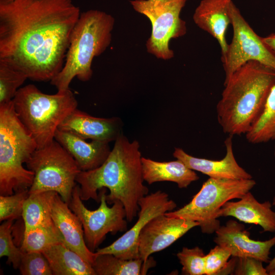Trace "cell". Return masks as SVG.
Masks as SVG:
<instances>
[{
    "label": "cell",
    "mask_w": 275,
    "mask_h": 275,
    "mask_svg": "<svg viewBox=\"0 0 275 275\" xmlns=\"http://www.w3.org/2000/svg\"><path fill=\"white\" fill-rule=\"evenodd\" d=\"M123 123L119 117L98 118L75 109L59 126L58 129L84 140L111 142L122 132Z\"/></svg>",
    "instance_id": "obj_15"
},
{
    "label": "cell",
    "mask_w": 275,
    "mask_h": 275,
    "mask_svg": "<svg viewBox=\"0 0 275 275\" xmlns=\"http://www.w3.org/2000/svg\"><path fill=\"white\" fill-rule=\"evenodd\" d=\"M28 78L24 73L0 60V105L12 100Z\"/></svg>",
    "instance_id": "obj_27"
},
{
    "label": "cell",
    "mask_w": 275,
    "mask_h": 275,
    "mask_svg": "<svg viewBox=\"0 0 275 275\" xmlns=\"http://www.w3.org/2000/svg\"><path fill=\"white\" fill-rule=\"evenodd\" d=\"M18 269L22 275H53L42 252H24Z\"/></svg>",
    "instance_id": "obj_31"
},
{
    "label": "cell",
    "mask_w": 275,
    "mask_h": 275,
    "mask_svg": "<svg viewBox=\"0 0 275 275\" xmlns=\"http://www.w3.org/2000/svg\"><path fill=\"white\" fill-rule=\"evenodd\" d=\"M138 219L134 225L110 245L96 250L98 254H111L125 260L140 258L139 239L145 226L153 218L176 207L165 192L157 190L142 198L139 202Z\"/></svg>",
    "instance_id": "obj_12"
},
{
    "label": "cell",
    "mask_w": 275,
    "mask_h": 275,
    "mask_svg": "<svg viewBox=\"0 0 275 275\" xmlns=\"http://www.w3.org/2000/svg\"><path fill=\"white\" fill-rule=\"evenodd\" d=\"M245 136L248 141L253 144L275 140V85L269 93L262 113Z\"/></svg>",
    "instance_id": "obj_25"
},
{
    "label": "cell",
    "mask_w": 275,
    "mask_h": 275,
    "mask_svg": "<svg viewBox=\"0 0 275 275\" xmlns=\"http://www.w3.org/2000/svg\"><path fill=\"white\" fill-rule=\"evenodd\" d=\"M142 164L144 181L149 184L156 182L171 181L176 183L179 188H183L199 178L195 171L177 159L160 162L142 157Z\"/></svg>",
    "instance_id": "obj_21"
},
{
    "label": "cell",
    "mask_w": 275,
    "mask_h": 275,
    "mask_svg": "<svg viewBox=\"0 0 275 275\" xmlns=\"http://www.w3.org/2000/svg\"><path fill=\"white\" fill-rule=\"evenodd\" d=\"M199 223L164 214L152 219L142 230L139 239L140 258L144 262L145 273L153 267L155 261L149 258L154 253L162 251L181 237Z\"/></svg>",
    "instance_id": "obj_13"
},
{
    "label": "cell",
    "mask_w": 275,
    "mask_h": 275,
    "mask_svg": "<svg viewBox=\"0 0 275 275\" xmlns=\"http://www.w3.org/2000/svg\"><path fill=\"white\" fill-rule=\"evenodd\" d=\"M215 234L214 242L229 249L232 257H251L262 262H270V251L275 245V236L263 241L251 239L244 226L234 220L220 226Z\"/></svg>",
    "instance_id": "obj_14"
},
{
    "label": "cell",
    "mask_w": 275,
    "mask_h": 275,
    "mask_svg": "<svg viewBox=\"0 0 275 275\" xmlns=\"http://www.w3.org/2000/svg\"><path fill=\"white\" fill-rule=\"evenodd\" d=\"M51 215L62 242L92 265L97 253L87 246L81 222L58 194L53 201Z\"/></svg>",
    "instance_id": "obj_16"
},
{
    "label": "cell",
    "mask_w": 275,
    "mask_h": 275,
    "mask_svg": "<svg viewBox=\"0 0 275 275\" xmlns=\"http://www.w3.org/2000/svg\"><path fill=\"white\" fill-rule=\"evenodd\" d=\"M12 101L19 119L33 137L37 148L54 140L59 126L77 106L69 89L50 95L32 84L19 88Z\"/></svg>",
    "instance_id": "obj_6"
},
{
    "label": "cell",
    "mask_w": 275,
    "mask_h": 275,
    "mask_svg": "<svg viewBox=\"0 0 275 275\" xmlns=\"http://www.w3.org/2000/svg\"><path fill=\"white\" fill-rule=\"evenodd\" d=\"M13 219L5 221L0 226V257H7L8 264L18 268L24 252L17 247L12 237Z\"/></svg>",
    "instance_id": "obj_28"
},
{
    "label": "cell",
    "mask_w": 275,
    "mask_h": 275,
    "mask_svg": "<svg viewBox=\"0 0 275 275\" xmlns=\"http://www.w3.org/2000/svg\"><path fill=\"white\" fill-rule=\"evenodd\" d=\"M231 24L233 29L232 41L221 58L225 80L241 66L255 61L275 69V55L263 42L232 3L230 6Z\"/></svg>",
    "instance_id": "obj_11"
},
{
    "label": "cell",
    "mask_w": 275,
    "mask_h": 275,
    "mask_svg": "<svg viewBox=\"0 0 275 275\" xmlns=\"http://www.w3.org/2000/svg\"><path fill=\"white\" fill-rule=\"evenodd\" d=\"M187 0H133L130 3L137 12L146 16L151 24V33L146 46L156 58L168 60L174 56L170 48L171 39L186 34V22L180 13Z\"/></svg>",
    "instance_id": "obj_9"
},
{
    "label": "cell",
    "mask_w": 275,
    "mask_h": 275,
    "mask_svg": "<svg viewBox=\"0 0 275 275\" xmlns=\"http://www.w3.org/2000/svg\"><path fill=\"white\" fill-rule=\"evenodd\" d=\"M271 275H275V272H273Z\"/></svg>",
    "instance_id": "obj_37"
},
{
    "label": "cell",
    "mask_w": 275,
    "mask_h": 275,
    "mask_svg": "<svg viewBox=\"0 0 275 275\" xmlns=\"http://www.w3.org/2000/svg\"><path fill=\"white\" fill-rule=\"evenodd\" d=\"M62 242L58 233L43 227L24 230L20 248L24 252H43L51 246Z\"/></svg>",
    "instance_id": "obj_26"
},
{
    "label": "cell",
    "mask_w": 275,
    "mask_h": 275,
    "mask_svg": "<svg viewBox=\"0 0 275 275\" xmlns=\"http://www.w3.org/2000/svg\"><path fill=\"white\" fill-rule=\"evenodd\" d=\"M37 145L19 119L13 101L0 105V195L29 189L34 173L23 168Z\"/></svg>",
    "instance_id": "obj_5"
},
{
    "label": "cell",
    "mask_w": 275,
    "mask_h": 275,
    "mask_svg": "<svg viewBox=\"0 0 275 275\" xmlns=\"http://www.w3.org/2000/svg\"><path fill=\"white\" fill-rule=\"evenodd\" d=\"M54 139L73 157L82 171L100 166L111 151L109 142L92 140L89 143L74 134L58 129Z\"/></svg>",
    "instance_id": "obj_19"
},
{
    "label": "cell",
    "mask_w": 275,
    "mask_h": 275,
    "mask_svg": "<svg viewBox=\"0 0 275 275\" xmlns=\"http://www.w3.org/2000/svg\"><path fill=\"white\" fill-rule=\"evenodd\" d=\"M114 24V18L105 12L92 9L81 13L71 33L63 67L51 85L58 91H65L75 77L89 80L93 60L110 45Z\"/></svg>",
    "instance_id": "obj_4"
},
{
    "label": "cell",
    "mask_w": 275,
    "mask_h": 275,
    "mask_svg": "<svg viewBox=\"0 0 275 275\" xmlns=\"http://www.w3.org/2000/svg\"><path fill=\"white\" fill-rule=\"evenodd\" d=\"M138 141L130 142L123 132L115 141L114 146L104 162L93 170L81 171L76 182L79 185L82 201L92 199L99 201L98 190L107 188L106 196L111 204L119 200L123 205L127 221L131 222L140 210L139 202L148 194L144 181L142 155Z\"/></svg>",
    "instance_id": "obj_2"
},
{
    "label": "cell",
    "mask_w": 275,
    "mask_h": 275,
    "mask_svg": "<svg viewBox=\"0 0 275 275\" xmlns=\"http://www.w3.org/2000/svg\"><path fill=\"white\" fill-rule=\"evenodd\" d=\"M271 206L269 201L259 202L249 191L239 201L226 202L219 216H233L245 223L259 225L263 232H274L275 211Z\"/></svg>",
    "instance_id": "obj_20"
},
{
    "label": "cell",
    "mask_w": 275,
    "mask_h": 275,
    "mask_svg": "<svg viewBox=\"0 0 275 275\" xmlns=\"http://www.w3.org/2000/svg\"><path fill=\"white\" fill-rule=\"evenodd\" d=\"M274 157H275V145H274ZM272 205L273 206H275V196L273 198V202H272Z\"/></svg>",
    "instance_id": "obj_36"
},
{
    "label": "cell",
    "mask_w": 275,
    "mask_h": 275,
    "mask_svg": "<svg viewBox=\"0 0 275 275\" xmlns=\"http://www.w3.org/2000/svg\"><path fill=\"white\" fill-rule=\"evenodd\" d=\"M237 275H268L262 262L251 257L237 258L233 271Z\"/></svg>",
    "instance_id": "obj_33"
},
{
    "label": "cell",
    "mask_w": 275,
    "mask_h": 275,
    "mask_svg": "<svg viewBox=\"0 0 275 275\" xmlns=\"http://www.w3.org/2000/svg\"><path fill=\"white\" fill-rule=\"evenodd\" d=\"M29 196V189L11 195H0V221L14 220L22 216L24 203Z\"/></svg>",
    "instance_id": "obj_30"
},
{
    "label": "cell",
    "mask_w": 275,
    "mask_h": 275,
    "mask_svg": "<svg viewBox=\"0 0 275 275\" xmlns=\"http://www.w3.org/2000/svg\"><path fill=\"white\" fill-rule=\"evenodd\" d=\"M57 194L50 190L29 195L24 202L22 214L24 230L41 227L60 234L51 215L53 201Z\"/></svg>",
    "instance_id": "obj_23"
},
{
    "label": "cell",
    "mask_w": 275,
    "mask_h": 275,
    "mask_svg": "<svg viewBox=\"0 0 275 275\" xmlns=\"http://www.w3.org/2000/svg\"><path fill=\"white\" fill-rule=\"evenodd\" d=\"M225 156L219 160L196 157L183 149L176 148L173 156L182 161L188 168L215 179H250L252 176L237 162L233 150L232 136L225 141Z\"/></svg>",
    "instance_id": "obj_17"
},
{
    "label": "cell",
    "mask_w": 275,
    "mask_h": 275,
    "mask_svg": "<svg viewBox=\"0 0 275 275\" xmlns=\"http://www.w3.org/2000/svg\"><path fill=\"white\" fill-rule=\"evenodd\" d=\"M232 0H202L193 15L195 23L218 42L224 56L228 49L226 33L231 23Z\"/></svg>",
    "instance_id": "obj_18"
},
{
    "label": "cell",
    "mask_w": 275,
    "mask_h": 275,
    "mask_svg": "<svg viewBox=\"0 0 275 275\" xmlns=\"http://www.w3.org/2000/svg\"><path fill=\"white\" fill-rule=\"evenodd\" d=\"M80 13L72 0H0V60L32 80L50 81Z\"/></svg>",
    "instance_id": "obj_1"
},
{
    "label": "cell",
    "mask_w": 275,
    "mask_h": 275,
    "mask_svg": "<svg viewBox=\"0 0 275 275\" xmlns=\"http://www.w3.org/2000/svg\"><path fill=\"white\" fill-rule=\"evenodd\" d=\"M265 268L269 275H271L273 272H275V256L270 261Z\"/></svg>",
    "instance_id": "obj_35"
},
{
    "label": "cell",
    "mask_w": 275,
    "mask_h": 275,
    "mask_svg": "<svg viewBox=\"0 0 275 275\" xmlns=\"http://www.w3.org/2000/svg\"><path fill=\"white\" fill-rule=\"evenodd\" d=\"M99 190L100 204L95 210L87 209L83 204L78 185L74 187L68 204L71 210L81 222L86 244L93 252L97 250L107 234H115L127 229L126 212L123 204L117 200L112 207H108L106 199V188Z\"/></svg>",
    "instance_id": "obj_10"
},
{
    "label": "cell",
    "mask_w": 275,
    "mask_h": 275,
    "mask_svg": "<svg viewBox=\"0 0 275 275\" xmlns=\"http://www.w3.org/2000/svg\"><path fill=\"white\" fill-rule=\"evenodd\" d=\"M275 85V69L255 61L246 62L224 82L216 106L217 120L229 135L245 134L262 113Z\"/></svg>",
    "instance_id": "obj_3"
},
{
    "label": "cell",
    "mask_w": 275,
    "mask_h": 275,
    "mask_svg": "<svg viewBox=\"0 0 275 275\" xmlns=\"http://www.w3.org/2000/svg\"><path fill=\"white\" fill-rule=\"evenodd\" d=\"M256 183L253 179H230L210 178L188 204L165 214L199 223L203 233L212 234L220 227L219 213L224 204L231 200L240 199Z\"/></svg>",
    "instance_id": "obj_7"
},
{
    "label": "cell",
    "mask_w": 275,
    "mask_h": 275,
    "mask_svg": "<svg viewBox=\"0 0 275 275\" xmlns=\"http://www.w3.org/2000/svg\"><path fill=\"white\" fill-rule=\"evenodd\" d=\"M263 42L275 55V34L273 33L265 37H262Z\"/></svg>",
    "instance_id": "obj_34"
},
{
    "label": "cell",
    "mask_w": 275,
    "mask_h": 275,
    "mask_svg": "<svg viewBox=\"0 0 275 275\" xmlns=\"http://www.w3.org/2000/svg\"><path fill=\"white\" fill-rule=\"evenodd\" d=\"M53 275H95L92 265L62 242L42 252Z\"/></svg>",
    "instance_id": "obj_22"
},
{
    "label": "cell",
    "mask_w": 275,
    "mask_h": 275,
    "mask_svg": "<svg viewBox=\"0 0 275 275\" xmlns=\"http://www.w3.org/2000/svg\"><path fill=\"white\" fill-rule=\"evenodd\" d=\"M92 266L95 275L146 274L141 258L125 260L111 254L97 253Z\"/></svg>",
    "instance_id": "obj_24"
},
{
    "label": "cell",
    "mask_w": 275,
    "mask_h": 275,
    "mask_svg": "<svg viewBox=\"0 0 275 275\" xmlns=\"http://www.w3.org/2000/svg\"><path fill=\"white\" fill-rule=\"evenodd\" d=\"M231 256L230 251L216 245L205 255V271L206 275L223 274Z\"/></svg>",
    "instance_id": "obj_32"
},
{
    "label": "cell",
    "mask_w": 275,
    "mask_h": 275,
    "mask_svg": "<svg viewBox=\"0 0 275 275\" xmlns=\"http://www.w3.org/2000/svg\"><path fill=\"white\" fill-rule=\"evenodd\" d=\"M182 267V274L186 275L205 274V258L203 250L199 246L184 247L177 254Z\"/></svg>",
    "instance_id": "obj_29"
},
{
    "label": "cell",
    "mask_w": 275,
    "mask_h": 275,
    "mask_svg": "<svg viewBox=\"0 0 275 275\" xmlns=\"http://www.w3.org/2000/svg\"><path fill=\"white\" fill-rule=\"evenodd\" d=\"M34 174L29 194L54 191L69 204L76 178L81 171L69 153L56 140L37 148L25 162Z\"/></svg>",
    "instance_id": "obj_8"
}]
</instances>
